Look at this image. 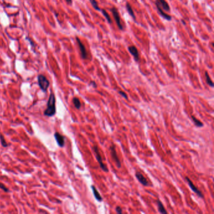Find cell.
Here are the masks:
<instances>
[{
	"label": "cell",
	"instance_id": "6da1fadb",
	"mask_svg": "<svg viewBox=\"0 0 214 214\" xmlns=\"http://www.w3.org/2000/svg\"><path fill=\"white\" fill-rule=\"evenodd\" d=\"M47 106V109L44 111V114L48 117H51L55 115L56 113V107L55 97L54 94L52 93L50 95Z\"/></svg>",
	"mask_w": 214,
	"mask_h": 214
},
{
	"label": "cell",
	"instance_id": "7a4b0ae2",
	"mask_svg": "<svg viewBox=\"0 0 214 214\" xmlns=\"http://www.w3.org/2000/svg\"><path fill=\"white\" fill-rule=\"evenodd\" d=\"M38 83H39V86L41 91L44 92H47L48 87L50 86V82L45 75L40 74L38 76Z\"/></svg>",
	"mask_w": 214,
	"mask_h": 214
},
{
	"label": "cell",
	"instance_id": "3957f363",
	"mask_svg": "<svg viewBox=\"0 0 214 214\" xmlns=\"http://www.w3.org/2000/svg\"><path fill=\"white\" fill-rule=\"evenodd\" d=\"M93 151H94V152L95 153L96 159H97V160H98V161L99 163V166L100 167V168H101L105 172H108L109 171V170L107 168V166L106 165H105L104 163H103V161H102V157H101V156H100V154L99 153V150L98 146H94V147H93Z\"/></svg>",
	"mask_w": 214,
	"mask_h": 214
},
{
	"label": "cell",
	"instance_id": "277c9868",
	"mask_svg": "<svg viewBox=\"0 0 214 214\" xmlns=\"http://www.w3.org/2000/svg\"><path fill=\"white\" fill-rule=\"evenodd\" d=\"M111 13H112V16L114 17V19L115 20V22L117 24V27L119 28V30H123V26L121 24V16L119 15V13L118 11V10L117 9L116 7H112L111 9L110 10Z\"/></svg>",
	"mask_w": 214,
	"mask_h": 214
},
{
	"label": "cell",
	"instance_id": "5b68a950",
	"mask_svg": "<svg viewBox=\"0 0 214 214\" xmlns=\"http://www.w3.org/2000/svg\"><path fill=\"white\" fill-rule=\"evenodd\" d=\"M110 152H111V156L113 159V160L114 161V162L116 163L117 167L118 168H120L121 167V163L120 161V159H119L118 156H117V154L116 153V146L114 144H112L111 146H110Z\"/></svg>",
	"mask_w": 214,
	"mask_h": 214
},
{
	"label": "cell",
	"instance_id": "8992f818",
	"mask_svg": "<svg viewBox=\"0 0 214 214\" xmlns=\"http://www.w3.org/2000/svg\"><path fill=\"white\" fill-rule=\"evenodd\" d=\"M76 40H77V44L79 45V47L80 49V52H81V55L82 58V59H87L88 57V54H87V52L86 50V47L82 42L81 39H80L77 36L76 37Z\"/></svg>",
	"mask_w": 214,
	"mask_h": 214
},
{
	"label": "cell",
	"instance_id": "52a82bcc",
	"mask_svg": "<svg viewBox=\"0 0 214 214\" xmlns=\"http://www.w3.org/2000/svg\"><path fill=\"white\" fill-rule=\"evenodd\" d=\"M128 50H129V53L133 56L136 62L139 61L140 54H139V52H138V50L137 49V48L135 47V46H134V45L129 46V47H128Z\"/></svg>",
	"mask_w": 214,
	"mask_h": 214
},
{
	"label": "cell",
	"instance_id": "ba28073f",
	"mask_svg": "<svg viewBox=\"0 0 214 214\" xmlns=\"http://www.w3.org/2000/svg\"><path fill=\"white\" fill-rule=\"evenodd\" d=\"M186 180H187V181L188 183V185L190 186V187L191 188V189L192 190V191H194L199 196H200V197H201V198L203 199V195L202 194V193L198 189V188L196 187V186L193 183V182L191 181V180L188 177H186Z\"/></svg>",
	"mask_w": 214,
	"mask_h": 214
},
{
	"label": "cell",
	"instance_id": "9c48e42d",
	"mask_svg": "<svg viewBox=\"0 0 214 214\" xmlns=\"http://www.w3.org/2000/svg\"><path fill=\"white\" fill-rule=\"evenodd\" d=\"M54 137L55 138V140L57 142L58 145L60 147H64L65 145V138L62 136L59 133L56 132L54 134Z\"/></svg>",
	"mask_w": 214,
	"mask_h": 214
},
{
	"label": "cell",
	"instance_id": "30bf717a",
	"mask_svg": "<svg viewBox=\"0 0 214 214\" xmlns=\"http://www.w3.org/2000/svg\"><path fill=\"white\" fill-rule=\"evenodd\" d=\"M155 3V5H156V7L157 8V10L159 13V14L163 18H164L165 20H166L168 21H170L172 18L171 16L169 15H168L167 13H166L163 10L161 7L159 6L158 3Z\"/></svg>",
	"mask_w": 214,
	"mask_h": 214
},
{
	"label": "cell",
	"instance_id": "8fae6325",
	"mask_svg": "<svg viewBox=\"0 0 214 214\" xmlns=\"http://www.w3.org/2000/svg\"><path fill=\"white\" fill-rule=\"evenodd\" d=\"M154 3H158L161 7L163 10L165 11H170V7L165 0H156Z\"/></svg>",
	"mask_w": 214,
	"mask_h": 214
},
{
	"label": "cell",
	"instance_id": "7c38bea8",
	"mask_svg": "<svg viewBox=\"0 0 214 214\" xmlns=\"http://www.w3.org/2000/svg\"><path fill=\"white\" fill-rule=\"evenodd\" d=\"M136 177L138 179V181H139L142 185H144V186H148V180L146 179V178L141 173H139V172H136Z\"/></svg>",
	"mask_w": 214,
	"mask_h": 214
},
{
	"label": "cell",
	"instance_id": "4fadbf2b",
	"mask_svg": "<svg viewBox=\"0 0 214 214\" xmlns=\"http://www.w3.org/2000/svg\"><path fill=\"white\" fill-rule=\"evenodd\" d=\"M91 188H92V192H93V194L95 196V198L96 199V200H97L98 201H99V202H102V197L100 196L99 192L98 191L97 189H96L95 187L94 186V185H92Z\"/></svg>",
	"mask_w": 214,
	"mask_h": 214
},
{
	"label": "cell",
	"instance_id": "5bb4252c",
	"mask_svg": "<svg viewBox=\"0 0 214 214\" xmlns=\"http://www.w3.org/2000/svg\"><path fill=\"white\" fill-rule=\"evenodd\" d=\"M126 10L128 12L129 15L131 16L134 20H136V16H135V12H134L131 6L130 5V4L128 2L126 3Z\"/></svg>",
	"mask_w": 214,
	"mask_h": 214
},
{
	"label": "cell",
	"instance_id": "9a60e30c",
	"mask_svg": "<svg viewBox=\"0 0 214 214\" xmlns=\"http://www.w3.org/2000/svg\"><path fill=\"white\" fill-rule=\"evenodd\" d=\"M157 205H158V211L159 212V213H163V214L168 213L167 211L166 210V209L164 207V205H163V203L159 200H157Z\"/></svg>",
	"mask_w": 214,
	"mask_h": 214
},
{
	"label": "cell",
	"instance_id": "2e32d148",
	"mask_svg": "<svg viewBox=\"0 0 214 214\" xmlns=\"http://www.w3.org/2000/svg\"><path fill=\"white\" fill-rule=\"evenodd\" d=\"M205 79H206V82H207V84H208L209 86H210L211 87H213V86H214L213 82V81H212V79H211L210 77V75H209V74H208V72H207V71H206V72H205Z\"/></svg>",
	"mask_w": 214,
	"mask_h": 214
},
{
	"label": "cell",
	"instance_id": "e0dca14e",
	"mask_svg": "<svg viewBox=\"0 0 214 214\" xmlns=\"http://www.w3.org/2000/svg\"><path fill=\"white\" fill-rule=\"evenodd\" d=\"M192 120H193V121H194V124H195V125L196 126L199 127V128L203 126V124L202 122H201L200 120L197 119L194 116H192Z\"/></svg>",
	"mask_w": 214,
	"mask_h": 214
},
{
	"label": "cell",
	"instance_id": "ac0fdd59",
	"mask_svg": "<svg viewBox=\"0 0 214 214\" xmlns=\"http://www.w3.org/2000/svg\"><path fill=\"white\" fill-rule=\"evenodd\" d=\"M73 103L75 108L77 109H79L81 107V101H80L79 99H78L77 98H74L73 99Z\"/></svg>",
	"mask_w": 214,
	"mask_h": 214
},
{
	"label": "cell",
	"instance_id": "d6986e66",
	"mask_svg": "<svg viewBox=\"0 0 214 214\" xmlns=\"http://www.w3.org/2000/svg\"><path fill=\"white\" fill-rule=\"evenodd\" d=\"M92 6H93V8H94V9L95 10H98V11H101V9L99 8V5H98V3L97 2V1L96 0H89Z\"/></svg>",
	"mask_w": 214,
	"mask_h": 214
},
{
	"label": "cell",
	"instance_id": "ffe728a7",
	"mask_svg": "<svg viewBox=\"0 0 214 214\" xmlns=\"http://www.w3.org/2000/svg\"><path fill=\"white\" fill-rule=\"evenodd\" d=\"M102 11L103 15L104 16V17L106 18V20H107V21L108 22V23H112V20H111V18L110 17L109 15L108 14V13L106 10H101V11Z\"/></svg>",
	"mask_w": 214,
	"mask_h": 214
},
{
	"label": "cell",
	"instance_id": "44dd1931",
	"mask_svg": "<svg viewBox=\"0 0 214 214\" xmlns=\"http://www.w3.org/2000/svg\"><path fill=\"white\" fill-rule=\"evenodd\" d=\"M0 141H1V144L2 146L4 147V148H6V147L8 146V143L5 140V138H4L3 135H1V134H0Z\"/></svg>",
	"mask_w": 214,
	"mask_h": 214
},
{
	"label": "cell",
	"instance_id": "7402d4cb",
	"mask_svg": "<svg viewBox=\"0 0 214 214\" xmlns=\"http://www.w3.org/2000/svg\"><path fill=\"white\" fill-rule=\"evenodd\" d=\"M0 188H1V189H2L4 192H9V191H10L9 189H8V188L5 185L3 184L1 182H0Z\"/></svg>",
	"mask_w": 214,
	"mask_h": 214
},
{
	"label": "cell",
	"instance_id": "603a6c76",
	"mask_svg": "<svg viewBox=\"0 0 214 214\" xmlns=\"http://www.w3.org/2000/svg\"><path fill=\"white\" fill-rule=\"evenodd\" d=\"M119 94L121 95H122L123 98H124V99H128V95H127L126 94L124 91H119Z\"/></svg>",
	"mask_w": 214,
	"mask_h": 214
},
{
	"label": "cell",
	"instance_id": "cb8c5ba5",
	"mask_svg": "<svg viewBox=\"0 0 214 214\" xmlns=\"http://www.w3.org/2000/svg\"><path fill=\"white\" fill-rule=\"evenodd\" d=\"M116 211L117 213H119V214L123 213V210L120 207H117L116 208Z\"/></svg>",
	"mask_w": 214,
	"mask_h": 214
},
{
	"label": "cell",
	"instance_id": "d4e9b609",
	"mask_svg": "<svg viewBox=\"0 0 214 214\" xmlns=\"http://www.w3.org/2000/svg\"><path fill=\"white\" fill-rule=\"evenodd\" d=\"M90 85H92L93 87H94V88H97V84L94 81H91L90 82Z\"/></svg>",
	"mask_w": 214,
	"mask_h": 214
},
{
	"label": "cell",
	"instance_id": "484cf974",
	"mask_svg": "<svg viewBox=\"0 0 214 214\" xmlns=\"http://www.w3.org/2000/svg\"><path fill=\"white\" fill-rule=\"evenodd\" d=\"M65 1L69 5H72V0H65Z\"/></svg>",
	"mask_w": 214,
	"mask_h": 214
}]
</instances>
